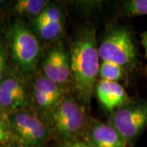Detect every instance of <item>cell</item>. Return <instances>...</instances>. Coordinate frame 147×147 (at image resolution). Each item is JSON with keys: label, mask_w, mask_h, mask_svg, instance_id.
Masks as SVG:
<instances>
[{"label": "cell", "mask_w": 147, "mask_h": 147, "mask_svg": "<svg viewBox=\"0 0 147 147\" xmlns=\"http://www.w3.org/2000/svg\"><path fill=\"white\" fill-rule=\"evenodd\" d=\"M65 21L34 22L36 33L42 39L48 42H57L63 33Z\"/></svg>", "instance_id": "obj_12"}, {"label": "cell", "mask_w": 147, "mask_h": 147, "mask_svg": "<svg viewBox=\"0 0 147 147\" xmlns=\"http://www.w3.org/2000/svg\"><path fill=\"white\" fill-rule=\"evenodd\" d=\"M26 105V92L19 79L9 77L0 82V108L2 110L11 115L23 110Z\"/></svg>", "instance_id": "obj_10"}, {"label": "cell", "mask_w": 147, "mask_h": 147, "mask_svg": "<svg viewBox=\"0 0 147 147\" xmlns=\"http://www.w3.org/2000/svg\"><path fill=\"white\" fill-rule=\"evenodd\" d=\"M97 46L95 29L86 27L75 34L69 48L73 94L86 110H90L99 79L100 60Z\"/></svg>", "instance_id": "obj_1"}, {"label": "cell", "mask_w": 147, "mask_h": 147, "mask_svg": "<svg viewBox=\"0 0 147 147\" xmlns=\"http://www.w3.org/2000/svg\"><path fill=\"white\" fill-rule=\"evenodd\" d=\"M127 73L124 69L117 64L106 61H100L99 79L119 83L126 78Z\"/></svg>", "instance_id": "obj_13"}, {"label": "cell", "mask_w": 147, "mask_h": 147, "mask_svg": "<svg viewBox=\"0 0 147 147\" xmlns=\"http://www.w3.org/2000/svg\"><path fill=\"white\" fill-rule=\"evenodd\" d=\"M7 139V137H0V145L3 143V142H4Z\"/></svg>", "instance_id": "obj_21"}, {"label": "cell", "mask_w": 147, "mask_h": 147, "mask_svg": "<svg viewBox=\"0 0 147 147\" xmlns=\"http://www.w3.org/2000/svg\"><path fill=\"white\" fill-rule=\"evenodd\" d=\"M46 115L51 133L63 143L81 140L90 119L87 110L69 92L62 96Z\"/></svg>", "instance_id": "obj_2"}, {"label": "cell", "mask_w": 147, "mask_h": 147, "mask_svg": "<svg viewBox=\"0 0 147 147\" xmlns=\"http://www.w3.org/2000/svg\"><path fill=\"white\" fill-rule=\"evenodd\" d=\"M0 137H8V133L5 129L3 123L0 121Z\"/></svg>", "instance_id": "obj_18"}, {"label": "cell", "mask_w": 147, "mask_h": 147, "mask_svg": "<svg viewBox=\"0 0 147 147\" xmlns=\"http://www.w3.org/2000/svg\"><path fill=\"white\" fill-rule=\"evenodd\" d=\"M3 3H5V2H4V1H0V5H1V4H3Z\"/></svg>", "instance_id": "obj_22"}, {"label": "cell", "mask_w": 147, "mask_h": 147, "mask_svg": "<svg viewBox=\"0 0 147 147\" xmlns=\"http://www.w3.org/2000/svg\"><path fill=\"white\" fill-rule=\"evenodd\" d=\"M121 10L127 16H147V0L123 1Z\"/></svg>", "instance_id": "obj_14"}, {"label": "cell", "mask_w": 147, "mask_h": 147, "mask_svg": "<svg viewBox=\"0 0 147 147\" xmlns=\"http://www.w3.org/2000/svg\"><path fill=\"white\" fill-rule=\"evenodd\" d=\"M62 147H77V146H76L75 142H65V143H63V146H62Z\"/></svg>", "instance_id": "obj_20"}, {"label": "cell", "mask_w": 147, "mask_h": 147, "mask_svg": "<svg viewBox=\"0 0 147 147\" xmlns=\"http://www.w3.org/2000/svg\"><path fill=\"white\" fill-rule=\"evenodd\" d=\"M42 74L53 81L67 87L71 84L69 51L57 41L47 49L42 60Z\"/></svg>", "instance_id": "obj_7"}, {"label": "cell", "mask_w": 147, "mask_h": 147, "mask_svg": "<svg viewBox=\"0 0 147 147\" xmlns=\"http://www.w3.org/2000/svg\"><path fill=\"white\" fill-rule=\"evenodd\" d=\"M8 121L14 134L27 146H42L52 134L47 123L26 110L11 114Z\"/></svg>", "instance_id": "obj_6"}, {"label": "cell", "mask_w": 147, "mask_h": 147, "mask_svg": "<svg viewBox=\"0 0 147 147\" xmlns=\"http://www.w3.org/2000/svg\"><path fill=\"white\" fill-rule=\"evenodd\" d=\"M100 61L115 63L127 72L139 65V53L131 31L125 26H112L105 32L97 46Z\"/></svg>", "instance_id": "obj_3"}, {"label": "cell", "mask_w": 147, "mask_h": 147, "mask_svg": "<svg viewBox=\"0 0 147 147\" xmlns=\"http://www.w3.org/2000/svg\"><path fill=\"white\" fill-rule=\"evenodd\" d=\"M110 114L108 123L127 144L135 142L147 128V100H131Z\"/></svg>", "instance_id": "obj_5"}, {"label": "cell", "mask_w": 147, "mask_h": 147, "mask_svg": "<svg viewBox=\"0 0 147 147\" xmlns=\"http://www.w3.org/2000/svg\"><path fill=\"white\" fill-rule=\"evenodd\" d=\"M142 45L145 51V57L147 60V30L142 34Z\"/></svg>", "instance_id": "obj_17"}, {"label": "cell", "mask_w": 147, "mask_h": 147, "mask_svg": "<svg viewBox=\"0 0 147 147\" xmlns=\"http://www.w3.org/2000/svg\"><path fill=\"white\" fill-rule=\"evenodd\" d=\"M94 94L100 105L110 113L132 100L119 83L101 79L96 82Z\"/></svg>", "instance_id": "obj_9"}, {"label": "cell", "mask_w": 147, "mask_h": 147, "mask_svg": "<svg viewBox=\"0 0 147 147\" xmlns=\"http://www.w3.org/2000/svg\"><path fill=\"white\" fill-rule=\"evenodd\" d=\"M1 115H2V109L0 108V117H1Z\"/></svg>", "instance_id": "obj_23"}, {"label": "cell", "mask_w": 147, "mask_h": 147, "mask_svg": "<svg viewBox=\"0 0 147 147\" xmlns=\"http://www.w3.org/2000/svg\"><path fill=\"white\" fill-rule=\"evenodd\" d=\"M7 66V55L5 47L0 42V82L3 79V76L6 72Z\"/></svg>", "instance_id": "obj_16"}, {"label": "cell", "mask_w": 147, "mask_h": 147, "mask_svg": "<svg viewBox=\"0 0 147 147\" xmlns=\"http://www.w3.org/2000/svg\"><path fill=\"white\" fill-rule=\"evenodd\" d=\"M90 147H127V142L108 123L90 117L82 139Z\"/></svg>", "instance_id": "obj_8"}, {"label": "cell", "mask_w": 147, "mask_h": 147, "mask_svg": "<svg viewBox=\"0 0 147 147\" xmlns=\"http://www.w3.org/2000/svg\"><path fill=\"white\" fill-rule=\"evenodd\" d=\"M75 144L77 147H90L88 144H86L83 140H79V141H75Z\"/></svg>", "instance_id": "obj_19"}, {"label": "cell", "mask_w": 147, "mask_h": 147, "mask_svg": "<svg viewBox=\"0 0 147 147\" xmlns=\"http://www.w3.org/2000/svg\"><path fill=\"white\" fill-rule=\"evenodd\" d=\"M48 21H65L63 9H61L59 6L50 3L36 18L34 19V22Z\"/></svg>", "instance_id": "obj_15"}, {"label": "cell", "mask_w": 147, "mask_h": 147, "mask_svg": "<svg viewBox=\"0 0 147 147\" xmlns=\"http://www.w3.org/2000/svg\"><path fill=\"white\" fill-rule=\"evenodd\" d=\"M9 50L17 67L24 73L36 68L41 47L34 33L20 21H16L7 32Z\"/></svg>", "instance_id": "obj_4"}, {"label": "cell", "mask_w": 147, "mask_h": 147, "mask_svg": "<svg viewBox=\"0 0 147 147\" xmlns=\"http://www.w3.org/2000/svg\"><path fill=\"white\" fill-rule=\"evenodd\" d=\"M10 147H24V146H10Z\"/></svg>", "instance_id": "obj_24"}, {"label": "cell", "mask_w": 147, "mask_h": 147, "mask_svg": "<svg viewBox=\"0 0 147 147\" xmlns=\"http://www.w3.org/2000/svg\"><path fill=\"white\" fill-rule=\"evenodd\" d=\"M49 4L50 1L46 0H18L15 2L12 10L17 15L34 19Z\"/></svg>", "instance_id": "obj_11"}]
</instances>
